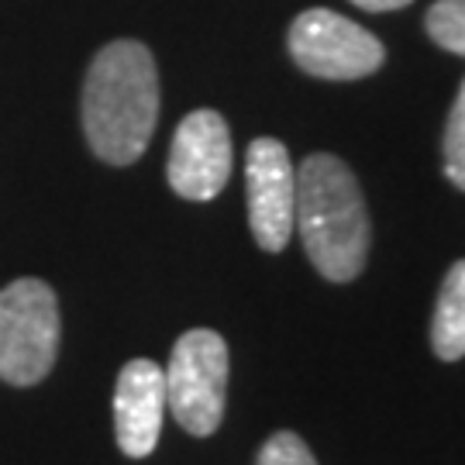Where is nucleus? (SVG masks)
I'll list each match as a JSON object with an SVG mask.
<instances>
[{
  "mask_svg": "<svg viewBox=\"0 0 465 465\" xmlns=\"http://www.w3.org/2000/svg\"><path fill=\"white\" fill-rule=\"evenodd\" d=\"M249 228L266 252H282L293 238L297 214V169L276 138H255L245 155Z\"/></svg>",
  "mask_w": 465,
  "mask_h": 465,
  "instance_id": "nucleus-6",
  "label": "nucleus"
},
{
  "mask_svg": "<svg viewBox=\"0 0 465 465\" xmlns=\"http://www.w3.org/2000/svg\"><path fill=\"white\" fill-rule=\"evenodd\" d=\"M159 124V73L142 42L121 38L94 55L84 80V132L97 159L132 166Z\"/></svg>",
  "mask_w": 465,
  "mask_h": 465,
  "instance_id": "nucleus-1",
  "label": "nucleus"
},
{
  "mask_svg": "<svg viewBox=\"0 0 465 465\" xmlns=\"http://www.w3.org/2000/svg\"><path fill=\"white\" fill-rule=\"evenodd\" d=\"M303 252L331 282H351L369 259V214L359 180L338 155L314 152L297 169V214Z\"/></svg>",
  "mask_w": 465,
  "mask_h": 465,
  "instance_id": "nucleus-2",
  "label": "nucleus"
},
{
  "mask_svg": "<svg viewBox=\"0 0 465 465\" xmlns=\"http://www.w3.org/2000/svg\"><path fill=\"white\" fill-rule=\"evenodd\" d=\"M431 345L441 362H459L465 355V259L441 280L431 321Z\"/></svg>",
  "mask_w": 465,
  "mask_h": 465,
  "instance_id": "nucleus-9",
  "label": "nucleus"
},
{
  "mask_svg": "<svg viewBox=\"0 0 465 465\" xmlns=\"http://www.w3.org/2000/svg\"><path fill=\"white\" fill-rule=\"evenodd\" d=\"M445 176L459 190H465V80L445 124Z\"/></svg>",
  "mask_w": 465,
  "mask_h": 465,
  "instance_id": "nucleus-11",
  "label": "nucleus"
},
{
  "mask_svg": "<svg viewBox=\"0 0 465 465\" xmlns=\"http://www.w3.org/2000/svg\"><path fill=\"white\" fill-rule=\"evenodd\" d=\"M355 7H362V11H372V15H382V11H400V7H407L411 0H351Z\"/></svg>",
  "mask_w": 465,
  "mask_h": 465,
  "instance_id": "nucleus-13",
  "label": "nucleus"
},
{
  "mask_svg": "<svg viewBox=\"0 0 465 465\" xmlns=\"http://www.w3.org/2000/svg\"><path fill=\"white\" fill-rule=\"evenodd\" d=\"M166 372V407L193 438L221 428L228 397V341L211 328H193L173 345Z\"/></svg>",
  "mask_w": 465,
  "mask_h": 465,
  "instance_id": "nucleus-4",
  "label": "nucleus"
},
{
  "mask_svg": "<svg viewBox=\"0 0 465 465\" xmlns=\"http://www.w3.org/2000/svg\"><path fill=\"white\" fill-rule=\"evenodd\" d=\"M255 465H317V459L300 434L276 431V434H269L266 445L259 449Z\"/></svg>",
  "mask_w": 465,
  "mask_h": 465,
  "instance_id": "nucleus-12",
  "label": "nucleus"
},
{
  "mask_svg": "<svg viewBox=\"0 0 465 465\" xmlns=\"http://www.w3.org/2000/svg\"><path fill=\"white\" fill-rule=\"evenodd\" d=\"M166 417V372L152 359H132L114 386V434L128 459H145L159 445Z\"/></svg>",
  "mask_w": 465,
  "mask_h": 465,
  "instance_id": "nucleus-8",
  "label": "nucleus"
},
{
  "mask_svg": "<svg viewBox=\"0 0 465 465\" xmlns=\"http://www.w3.org/2000/svg\"><path fill=\"white\" fill-rule=\"evenodd\" d=\"M59 300L45 280H15L0 290V380L35 386L55 366Z\"/></svg>",
  "mask_w": 465,
  "mask_h": 465,
  "instance_id": "nucleus-3",
  "label": "nucleus"
},
{
  "mask_svg": "<svg viewBox=\"0 0 465 465\" xmlns=\"http://www.w3.org/2000/svg\"><path fill=\"white\" fill-rule=\"evenodd\" d=\"M232 176V132L217 111H193L180 121L169 149L166 180L183 200H214Z\"/></svg>",
  "mask_w": 465,
  "mask_h": 465,
  "instance_id": "nucleus-7",
  "label": "nucleus"
},
{
  "mask_svg": "<svg viewBox=\"0 0 465 465\" xmlns=\"http://www.w3.org/2000/svg\"><path fill=\"white\" fill-rule=\"evenodd\" d=\"M424 28L434 45L465 55V0H438L424 17Z\"/></svg>",
  "mask_w": 465,
  "mask_h": 465,
  "instance_id": "nucleus-10",
  "label": "nucleus"
},
{
  "mask_svg": "<svg viewBox=\"0 0 465 465\" xmlns=\"http://www.w3.org/2000/svg\"><path fill=\"white\" fill-rule=\"evenodd\" d=\"M290 55L317 80H362L386 63V49L372 32L328 7H311L290 25Z\"/></svg>",
  "mask_w": 465,
  "mask_h": 465,
  "instance_id": "nucleus-5",
  "label": "nucleus"
}]
</instances>
